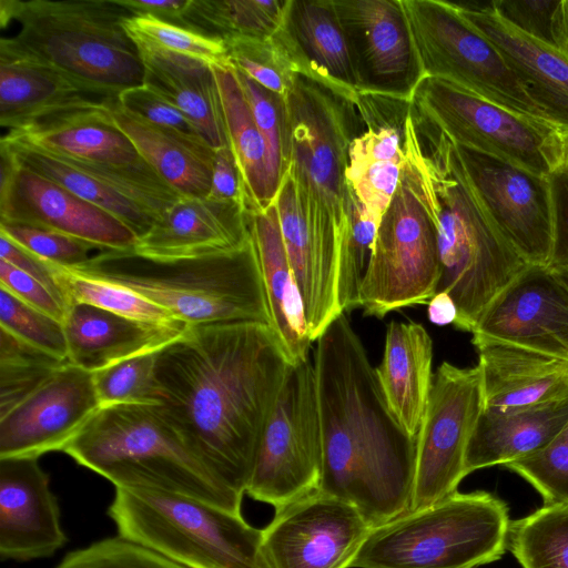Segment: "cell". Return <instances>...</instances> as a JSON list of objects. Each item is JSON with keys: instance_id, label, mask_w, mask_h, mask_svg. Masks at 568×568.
<instances>
[{"instance_id": "cell-1", "label": "cell", "mask_w": 568, "mask_h": 568, "mask_svg": "<svg viewBox=\"0 0 568 568\" xmlns=\"http://www.w3.org/2000/svg\"><path fill=\"white\" fill-rule=\"evenodd\" d=\"M291 364L270 325H187L156 352L158 406L204 464L245 495Z\"/></svg>"}, {"instance_id": "cell-2", "label": "cell", "mask_w": 568, "mask_h": 568, "mask_svg": "<svg viewBox=\"0 0 568 568\" xmlns=\"http://www.w3.org/2000/svg\"><path fill=\"white\" fill-rule=\"evenodd\" d=\"M323 440L318 490L354 506L372 527L410 507L416 436L394 416L376 369L345 314L316 339Z\"/></svg>"}, {"instance_id": "cell-3", "label": "cell", "mask_w": 568, "mask_h": 568, "mask_svg": "<svg viewBox=\"0 0 568 568\" xmlns=\"http://www.w3.org/2000/svg\"><path fill=\"white\" fill-rule=\"evenodd\" d=\"M425 133L426 140L409 104L403 148L437 230L436 293L450 295L457 306L454 325L471 333L490 303L530 264L505 240L481 206L455 144L428 125Z\"/></svg>"}, {"instance_id": "cell-4", "label": "cell", "mask_w": 568, "mask_h": 568, "mask_svg": "<svg viewBox=\"0 0 568 568\" xmlns=\"http://www.w3.org/2000/svg\"><path fill=\"white\" fill-rule=\"evenodd\" d=\"M291 175L313 257L321 321L343 314L338 302L341 247L355 201L347 180L348 151L364 119L358 106L324 83L296 73L286 98Z\"/></svg>"}, {"instance_id": "cell-5", "label": "cell", "mask_w": 568, "mask_h": 568, "mask_svg": "<svg viewBox=\"0 0 568 568\" xmlns=\"http://www.w3.org/2000/svg\"><path fill=\"white\" fill-rule=\"evenodd\" d=\"M63 453L115 488L183 495L242 514L244 495L204 464L158 405L99 407Z\"/></svg>"}, {"instance_id": "cell-6", "label": "cell", "mask_w": 568, "mask_h": 568, "mask_svg": "<svg viewBox=\"0 0 568 568\" xmlns=\"http://www.w3.org/2000/svg\"><path fill=\"white\" fill-rule=\"evenodd\" d=\"M73 272L124 286L187 325L257 322L271 326L255 247L199 257L156 260L103 251Z\"/></svg>"}, {"instance_id": "cell-7", "label": "cell", "mask_w": 568, "mask_h": 568, "mask_svg": "<svg viewBox=\"0 0 568 568\" xmlns=\"http://www.w3.org/2000/svg\"><path fill=\"white\" fill-rule=\"evenodd\" d=\"M118 0H1L0 21L20 24L10 43L53 68L84 93L118 98L144 82L136 44Z\"/></svg>"}, {"instance_id": "cell-8", "label": "cell", "mask_w": 568, "mask_h": 568, "mask_svg": "<svg viewBox=\"0 0 568 568\" xmlns=\"http://www.w3.org/2000/svg\"><path fill=\"white\" fill-rule=\"evenodd\" d=\"M508 506L485 490H458L375 527L349 568H476L507 549Z\"/></svg>"}, {"instance_id": "cell-9", "label": "cell", "mask_w": 568, "mask_h": 568, "mask_svg": "<svg viewBox=\"0 0 568 568\" xmlns=\"http://www.w3.org/2000/svg\"><path fill=\"white\" fill-rule=\"evenodd\" d=\"M108 515L119 536L185 568H273L263 529L194 498L115 488Z\"/></svg>"}, {"instance_id": "cell-10", "label": "cell", "mask_w": 568, "mask_h": 568, "mask_svg": "<svg viewBox=\"0 0 568 568\" xmlns=\"http://www.w3.org/2000/svg\"><path fill=\"white\" fill-rule=\"evenodd\" d=\"M410 104L418 120L454 144L548 176L559 165V129L466 91L425 77Z\"/></svg>"}, {"instance_id": "cell-11", "label": "cell", "mask_w": 568, "mask_h": 568, "mask_svg": "<svg viewBox=\"0 0 568 568\" xmlns=\"http://www.w3.org/2000/svg\"><path fill=\"white\" fill-rule=\"evenodd\" d=\"M439 251L434 219L405 161L393 200L381 219L359 290L367 316L425 304L436 294Z\"/></svg>"}, {"instance_id": "cell-12", "label": "cell", "mask_w": 568, "mask_h": 568, "mask_svg": "<svg viewBox=\"0 0 568 568\" xmlns=\"http://www.w3.org/2000/svg\"><path fill=\"white\" fill-rule=\"evenodd\" d=\"M323 440L314 363L291 364L245 490L277 510L320 488Z\"/></svg>"}, {"instance_id": "cell-13", "label": "cell", "mask_w": 568, "mask_h": 568, "mask_svg": "<svg viewBox=\"0 0 568 568\" xmlns=\"http://www.w3.org/2000/svg\"><path fill=\"white\" fill-rule=\"evenodd\" d=\"M403 6L424 78L450 82L514 112L547 121L498 49L450 1L403 0Z\"/></svg>"}, {"instance_id": "cell-14", "label": "cell", "mask_w": 568, "mask_h": 568, "mask_svg": "<svg viewBox=\"0 0 568 568\" xmlns=\"http://www.w3.org/2000/svg\"><path fill=\"white\" fill-rule=\"evenodd\" d=\"M483 410L478 365L463 368L443 362L433 375L416 436L414 489L408 511L429 507L457 491L467 476L466 452Z\"/></svg>"}, {"instance_id": "cell-15", "label": "cell", "mask_w": 568, "mask_h": 568, "mask_svg": "<svg viewBox=\"0 0 568 568\" xmlns=\"http://www.w3.org/2000/svg\"><path fill=\"white\" fill-rule=\"evenodd\" d=\"M455 148L471 190L505 240L528 264L549 266L554 221L548 176Z\"/></svg>"}, {"instance_id": "cell-16", "label": "cell", "mask_w": 568, "mask_h": 568, "mask_svg": "<svg viewBox=\"0 0 568 568\" xmlns=\"http://www.w3.org/2000/svg\"><path fill=\"white\" fill-rule=\"evenodd\" d=\"M362 95L410 102L424 78L403 0H333Z\"/></svg>"}, {"instance_id": "cell-17", "label": "cell", "mask_w": 568, "mask_h": 568, "mask_svg": "<svg viewBox=\"0 0 568 568\" xmlns=\"http://www.w3.org/2000/svg\"><path fill=\"white\" fill-rule=\"evenodd\" d=\"M0 221L51 230L103 251H131L138 236L121 220L18 164L0 145Z\"/></svg>"}, {"instance_id": "cell-18", "label": "cell", "mask_w": 568, "mask_h": 568, "mask_svg": "<svg viewBox=\"0 0 568 568\" xmlns=\"http://www.w3.org/2000/svg\"><path fill=\"white\" fill-rule=\"evenodd\" d=\"M372 529L354 506L316 490L275 510L263 542L273 568H349Z\"/></svg>"}, {"instance_id": "cell-19", "label": "cell", "mask_w": 568, "mask_h": 568, "mask_svg": "<svg viewBox=\"0 0 568 568\" xmlns=\"http://www.w3.org/2000/svg\"><path fill=\"white\" fill-rule=\"evenodd\" d=\"M99 407L92 373L64 363L0 417V458L63 452Z\"/></svg>"}, {"instance_id": "cell-20", "label": "cell", "mask_w": 568, "mask_h": 568, "mask_svg": "<svg viewBox=\"0 0 568 568\" xmlns=\"http://www.w3.org/2000/svg\"><path fill=\"white\" fill-rule=\"evenodd\" d=\"M471 334L568 358V288L549 266L530 264L490 303Z\"/></svg>"}, {"instance_id": "cell-21", "label": "cell", "mask_w": 568, "mask_h": 568, "mask_svg": "<svg viewBox=\"0 0 568 568\" xmlns=\"http://www.w3.org/2000/svg\"><path fill=\"white\" fill-rule=\"evenodd\" d=\"M39 458H0V556L27 561L47 558L68 537L58 499Z\"/></svg>"}, {"instance_id": "cell-22", "label": "cell", "mask_w": 568, "mask_h": 568, "mask_svg": "<svg viewBox=\"0 0 568 568\" xmlns=\"http://www.w3.org/2000/svg\"><path fill=\"white\" fill-rule=\"evenodd\" d=\"M500 52L521 87L560 131H568V57L501 18L490 2H452Z\"/></svg>"}, {"instance_id": "cell-23", "label": "cell", "mask_w": 568, "mask_h": 568, "mask_svg": "<svg viewBox=\"0 0 568 568\" xmlns=\"http://www.w3.org/2000/svg\"><path fill=\"white\" fill-rule=\"evenodd\" d=\"M484 410L508 413L568 399V358L483 336L471 339Z\"/></svg>"}, {"instance_id": "cell-24", "label": "cell", "mask_w": 568, "mask_h": 568, "mask_svg": "<svg viewBox=\"0 0 568 568\" xmlns=\"http://www.w3.org/2000/svg\"><path fill=\"white\" fill-rule=\"evenodd\" d=\"M273 38L295 74L324 83L359 109L353 59L333 0H287Z\"/></svg>"}, {"instance_id": "cell-25", "label": "cell", "mask_w": 568, "mask_h": 568, "mask_svg": "<svg viewBox=\"0 0 568 568\" xmlns=\"http://www.w3.org/2000/svg\"><path fill=\"white\" fill-rule=\"evenodd\" d=\"M250 214L236 202L181 196L141 237L133 251L156 260L219 254L250 240Z\"/></svg>"}, {"instance_id": "cell-26", "label": "cell", "mask_w": 568, "mask_h": 568, "mask_svg": "<svg viewBox=\"0 0 568 568\" xmlns=\"http://www.w3.org/2000/svg\"><path fill=\"white\" fill-rule=\"evenodd\" d=\"M7 135L83 162L118 165L146 162L115 125L103 100L85 98Z\"/></svg>"}, {"instance_id": "cell-27", "label": "cell", "mask_w": 568, "mask_h": 568, "mask_svg": "<svg viewBox=\"0 0 568 568\" xmlns=\"http://www.w3.org/2000/svg\"><path fill=\"white\" fill-rule=\"evenodd\" d=\"M68 362L95 372L126 358L156 352L186 327L156 324L125 317L92 305L73 304L64 321Z\"/></svg>"}, {"instance_id": "cell-28", "label": "cell", "mask_w": 568, "mask_h": 568, "mask_svg": "<svg viewBox=\"0 0 568 568\" xmlns=\"http://www.w3.org/2000/svg\"><path fill=\"white\" fill-rule=\"evenodd\" d=\"M103 101L115 125L166 183L181 196L207 197L215 149L204 138L155 125L126 111L116 98Z\"/></svg>"}, {"instance_id": "cell-29", "label": "cell", "mask_w": 568, "mask_h": 568, "mask_svg": "<svg viewBox=\"0 0 568 568\" xmlns=\"http://www.w3.org/2000/svg\"><path fill=\"white\" fill-rule=\"evenodd\" d=\"M250 234L255 247L266 296L271 327L292 364L308 357L312 339L303 302L284 247L275 201L250 214Z\"/></svg>"}, {"instance_id": "cell-30", "label": "cell", "mask_w": 568, "mask_h": 568, "mask_svg": "<svg viewBox=\"0 0 568 568\" xmlns=\"http://www.w3.org/2000/svg\"><path fill=\"white\" fill-rule=\"evenodd\" d=\"M136 48L144 70L143 84L189 118L214 149L229 145L213 68L184 55Z\"/></svg>"}, {"instance_id": "cell-31", "label": "cell", "mask_w": 568, "mask_h": 568, "mask_svg": "<svg viewBox=\"0 0 568 568\" xmlns=\"http://www.w3.org/2000/svg\"><path fill=\"white\" fill-rule=\"evenodd\" d=\"M433 342L414 322L392 321L376 374L389 409L400 425L417 436L433 381Z\"/></svg>"}, {"instance_id": "cell-32", "label": "cell", "mask_w": 568, "mask_h": 568, "mask_svg": "<svg viewBox=\"0 0 568 568\" xmlns=\"http://www.w3.org/2000/svg\"><path fill=\"white\" fill-rule=\"evenodd\" d=\"M84 99V92L63 74L1 38L0 124L8 132Z\"/></svg>"}, {"instance_id": "cell-33", "label": "cell", "mask_w": 568, "mask_h": 568, "mask_svg": "<svg viewBox=\"0 0 568 568\" xmlns=\"http://www.w3.org/2000/svg\"><path fill=\"white\" fill-rule=\"evenodd\" d=\"M568 420V399L508 413L483 410L468 443L466 475L531 455Z\"/></svg>"}, {"instance_id": "cell-34", "label": "cell", "mask_w": 568, "mask_h": 568, "mask_svg": "<svg viewBox=\"0 0 568 568\" xmlns=\"http://www.w3.org/2000/svg\"><path fill=\"white\" fill-rule=\"evenodd\" d=\"M359 111L368 128L349 146L346 180L358 201L381 221L405 165L404 124L398 128L377 118L363 101Z\"/></svg>"}, {"instance_id": "cell-35", "label": "cell", "mask_w": 568, "mask_h": 568, "mask_svg": "<svg viewBox=\"0 0 568 568\" xmlns=\"http://www.w3.org/2000/svg\"><path fill=\"white\" fill-rule=\"evenodd\" d=\"M213 70L227 144L243 180L247 213L253 214L268 207L277 195L270 174L267 149L233 67H214Z\"/></svg>"}, {"instance_id": "cell-36", "label": "cell", "mask_w": 568, "mask_h": 568, "mask_svg": "<svg viewBox=\"0 0 568 568\" xmlns=\"http://www.w3.org/2000/svg\"><path fill=\"white\" fill-rule=\"evenodd\" d=\"M0 145L11 153L18 164L113 214L128 225L138 239L155 223L136 204L102 184L65 158L7 134L1 138Z\"/></svg>"}, {"instance_id": "cell-37", "label": "cell", "mask_w": 568, "mask_h": 568, "mask_svg": "<svg viewBox=\"0 0 568 568\" xmlns=\"http://www.w3.org/2000/svg\"><path fill=\"white\" fill-rule=\"evenodd\" d=\"M287 0H190L180 26L223 41L268 39L281 28Z\"/></svg>"}, {"instance_id": "cell-38", "label": "cell", "mask_w": 568, "mask_h": 568, "mask_svg": "<svg viewBox=\"0 0 568 568\" xmlns=\"http://www.w3.org/2000/svg\"><path fill=\"white\" fill-rule=\"evenodd\" d=\"M507 548L523 568H568V505L510 520Z\"/></svg>"}, {"instance_id": "cell-39", "label": "cell", "mask_w": 568, "mask_h": 568, "mask_svg": "<svg viewBox=\"0 0 568 568\" xmlns=\"http://www.w3.org/2000/svg\"><path fill=\"white\" fill-rule=\"evenodd\" d=\"M54 267L57 282L68 307L73 304H88L142 322L184 324L163 307L124 286L88 277L55 264Z\"/></svg>"}, {"instance_id": "cell-40", "label": "cell", "mask_w": 568, "mask_h": 568, "mask_svg": "<svg viewBox=\"0 0 568 568\" xmlns=\"http://www.w3.org/2000/svg\"><path fill=\"white\" fill-rule=\"evenodd\" d=\"M123 27L136 47L184 55L207 65L229 67L225 42L152 14H132Z\"/></svg>"}, {"instance_id": "cell-41", "label": "cell", "mask_w": 568, "mask_h": 568, "mask_svg": "<svg viewBox=\"0 0 568 568\" xmlns=\"http://www.w3.org/2000/svg\"><path fill=\"white\" fill-rule=\"evenodd\" d=\"M64 363L0 328V417L33 393Z\"/></svg>"}, {"instance_id": "cell-42", "label": "cell", "mask_w": 568, "mask_h": 568, "mask_svg": "<svg viewBox=\"0 0 568 568\" xmlns=\"http://www.w3.org/2000/svg\"><path fill=\"white\" fill-rule=\"evenodd\" d=\"M235 73L264 139L272 183L278 192L291 162V125L286 99L236 70Z\"/></svg>"}, {"instance_id": "cell-43", "label": "cell", "mask_w": 568, "mask_h": 568, "mask_svg": "<svg viewBox=\"0 0 568 568\" xmlns=\"http://www.w3.org/2000/svg\"><path fill=\"white\" fill-rule=\"evenodd\" d=\"M156 352L140 354L93 372L100 407L120 404L158 405L154 374Z\"/></svg>"}, {"instance_id": "cell-44", "label": "cell", "mask_w": 568, "mask_h": 568, "mask_svg": "<svg viewBox=\"0 0 568 568\" xmlns=\"http://www.w3.org/2000/svg\"><path fill=\"white\" fill-rule=\"evenodd\" d=\"M224 42L231 67L267 90L287 98L295 73L273 36Z\"/></svg>"}, {"instance_id": "cell-45", "label": "cell", "mask_w": 568, "mask_h": 568, "mask_svg": "<svg viewBox=\"0 0 568 568\" xmlns=\"http://www.w3.org/2000/svg\"><path fill=\"white\" fill-rule=\"evenodd\" d=\"M505 467L528 481L544 505H568V420L544 448Z\"/></svg>"}, {"instance_id": "cell-46", "label": "cell", "mask_w": 568, "mask_h": 568, "mask_svg": "<svg viewBox=\"0 0 568 568\" xmlns=\"http://www.w3.org/2000/svg\"><path fill=\"white\" fill-rule=\"evenodd\" d=\"M0 328L63 362L68 345L63 323L0 287Z\"/></svg>"}, {"instance_id": "cell-47", "label": "cell", "mask_w": 568, "mask_h": 568, "mask_svg": "<svg viewBox=\"0 0 568 568\" xmlns=\"http://www.w3.org/2000/svg\"><path fill=\"white\" fill-rule=\"evenodd\" d=\"M55 568H185L121 536L68 552Z\"/></svg>"}, {"instance_id": "cell-48", "label": "cell", "mask_w": 568, "mask_h": 568, "mask_svg": "<svg viewBox=\"0 0 568 568\" xmlns=\"http://www.w3.org/2000/svg\"><path fill=\"white\" fill-rule=\"evenodd\" d=\"M0 234L34 255L59 266L75 268L85 264L95 246L81 240L20 223L0 221Z\"/></svg>"}, {"instance_id": "cell-49", "label": "cell", "mask_w": 568, "mask_h": 568, "mask_svg": "<svg viewBox=\"0 0 568 568\" xmlns=\"http://www.w3.org/2000/svg\"><path fill=\"white\" fill-rule=\"evenodd\" d=\"M116 100L126 111L155 125L204 138L178 108L144 84L123 91Z\"/></svg>"}, {"instance_id": "cell-50", "label": "cell", "mask_w": 568, "mask_h": 568, "mask_svg": "<svg viewBox=\"0 0 568 568\" xmlns=\"http://www.w3.org/2000/svg\"><path fill=\"white\" fill-rule=\"evenodd\" d=\"M495 11L518 30L554 45L559 1H493ZM555 47V45H554Z\"/></svg>"}, {"instance_id": "cell-51", "label": "cell", "mask_w": 568, "mask_h": 568, "mask_svg": "<svg viewBox=\"0 0 568 568\" xmlns=\"http://www.w3.org/2000/svg\"><path fill=\"white\" fill-rule=\"evenodd\" d=\"M0 287L23 303L63 323L68 306L40 281L2 260H0Z\"/></svg>"}, {"instance_id": "cell-52", "label": "cell", "mask_w": 568, "mask_h": 568, "mask_svg": "<svg viewBox=\"0 0 568 568\" xmlns=\"http://www.w3.org/2000/svg\"><path fill=\"white\" fill-rule=\"evenodd\" d=\"M554 221V245L549 267L568 268V166L559 165L549 175Z\"/></svg>"}, {"instance_id": "cell-53", "label": "cell", "mask_w": 568, "mask_h": 568, "mask_svg": "<svg viewBox=\"0 0 568 568\" xmlns=\"http://www.w3.org/2000/svg\"><path fill=\"white\" fill-rule=\"evenodd\" d=\"M207 197L216 201L236 202L246 210L243 180L229 145L215 149L211 189Z\"/></svg>"}, {"instance_id": "cell-54", "label": "cell", "mask_w": 568, "mask_h": 568, "mask_svg": "<svg viewBox=\"0 0 568 568\" xmlns=\"http://www.w3.org/2000/svg\"><path fill=\"white\" fill-rule=\"evenodd\" d=\"M0 260L40 281L65 304L57 282L54 264L27 251L2 234H0Z\"/></svg>"}, {"instance_id": "cell-55", "label": "cell", "mask_w": 568, "mask_h": 568, "mask_svg": "<svg viewBox=\"0 0 568 568\" xmlns=\"http://www.w3.org/2000/svg\"><path fill=\"white\" fill-rule=\"evenodd\" d=\"M132 14H152L162 20L179 24L190 0H118Z\"/></svg>"}, {"instance_id": "cell-56", "label": "cell", "mask_w": 568, "mask_h": 568, "mask_svg": "<svg viewBox=\"0 0 568 568\" xmlns=\"http://www.w3.org/2000/svg\"><path fill=\"white\" fill-rule=\"evenodd\" d=\"M429 322L438 326L454 324L457 318V306L446 292L436 293L427 306Z\"/></svg>"}, {"instance_id": "cell-57", "label": "cell", "mask_w": 568, "mask_h": 568, "mask_svg": "<svg viewBox=\"0 0 568 568\" xmlns=\"http://www.w3.org/2000/svg\"><path fill=\"white\" fill-rule=\"evenodd\" d=\"M554 45L568 57V0H560L554 28Z\"/></svg>"}, {"instance_id": "cell-58", "label": "cell", "mask_w": 568, "mask_h": 568, "mask_svg": "<svg viewBox=\"0 0 568 568\" xmlns=\"http://www.w3.org/2000/svg\"><path fill=\"white\" fill-rule=\"evenodd\" d=\"M559 165L568 166V131H559Z\"/></svg>"}, {"instance_id": "cell-59", "label": "cell", "mask_w": 568, "mask_h": 568, "mask_svg": "<svg viewBox=\"0 0 568 568\" xmlns=\"http://www.w3.org/2000/svg\"><path fill=\"white\" fill-rule=\"evenodd\" d=\"M551 268V267H550ZM568 288V268H551Z\"/></svg>"}]
</instances>
